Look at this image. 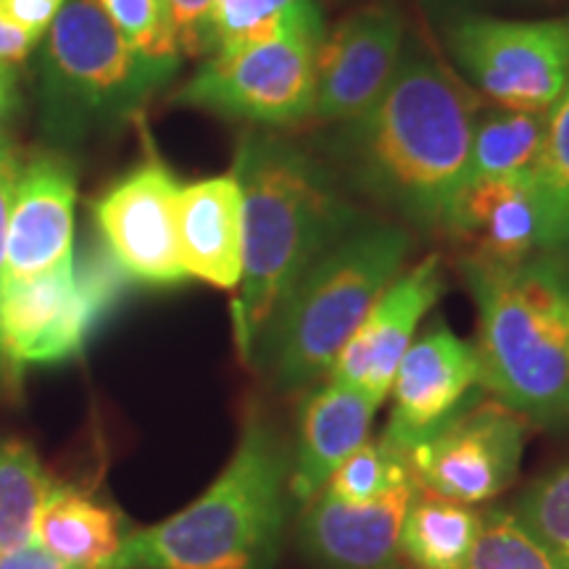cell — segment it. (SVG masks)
I'll use <instances>...</instances> for the list:
<instances>
[{"label":"cell","instance_id":"cell-7","mask_svg":"<svg viewBox=\"0 0 569 569\" xmlns=\"http://www.w3.org/2000/svg\"><path fill=\"white\" fill-rule=\"evenodd\" d=\"M325 34L317 0H293L261 38L211 53L174 101L248 124H301L315 111L317 56Z\"/></svg>","mask_w":569,"mask_h":569},{"label":"cell","instance_id":"cell-15","mask_svg":"<svg viewBox=\"0 0 569 569\" xmlns=\"http://www.w3.org/2000/svg\"><path fill=\"white\" fill-rule=\"evenodd\" d=\"M77 172L59 153H38L19 169L13 188L6 280L46 272L74 256Z\"/></svg>","mask_w":569,"mask_h":569},{"label":"cell","instance_id":"cell-4","mask_svg":"<svg viewBox=\"0 0 569 569\" xmlns=\"http://www.w3.org/2000/svg\"><path fill=\"white\" fill-rule=\"evenodd\" d=\"M459 272L478 309L480 386L525 422L569 425V256L461 259Z\"/></svg>","mask_w":569,"mask_h":569},{"label":"cell","instance_id":"cell-18","mask_svg":"<svg viewBox=\"0 0 569 569\" xmlns=\"http://www.w3.org/2000/svg\"><path fill=\"white\" fill-rule=\"evenodd\" d=\"M380 409L367 390L327 380L311 386L298 411V443L290 459V496L298 507L322 493L332 472L365 443Z\"/></svg>","mask_w":569,"mask_h":569},{"label":"cell","instance_id":"cell-1","mask_svg":"<svg viewBox=\"0 0 569 569\" xmlns=\"http://www.w3.org/2000/svg\"><path fill=\"white\" fill-rule=\"evenodd\" d=\"M475 122L478 98L457 69L411 46L382 96L359 117L327 124L315 151L343 190L443 232L469 182Z\"/></svg>","mask_w":569,"mask_h":569},{"label":"cell","instance_id":"cell-28","mask_svg":"<svg viewBox=\"0 0 569 569\" xmlns=\"http://www.w3.org/2000/svg\"><path fill=\"white\" fill-rule=\"evenodd\" d=\"M98 6L134 51L153 59H182L169 0H98Z\"/></svg>","mask_w":569,"mask_h":569},{"label":"cell","instance_id":"cell-9","mask_svg":"<svg viewBox=\"0 0 569 569\" xmlns=\"http://www.w3.org/2000/svg\"><path fill=\"white\" fill-rule=\"evenodd\" d=\"M461 80L498 109L549 113L569 82V19L519 21L465 13L446 24Z\"/></svg>","mask_w":569,"mask_h":569},{"label":"cell","instance_id":"cell-13","mask_svg":"<svg viewBox=\"0 0 569 569\" xmlns=\"http://www.w3.org/2000/svg\"><path fill=\"white\" fill-rule=\"evenodd\" d=\"M475 386H480L475 346L438 319L411 340L396 369L386 438L409 451L469 403Z\"/></svg>","mask_w":569,"mask_h":569},{"label":"cell","instance_id":"cell-31","mask_svg":"<svg viewBox=\"0 0 569 569\" xmlns=\"http://www.w3.org/2000/svg\"><path fill=\"white\" fill-rule=\"evenodd\" d=\"M21 163L17 161L9 148L0 151V290H3V274H6V238H9V217H11V201L13 188H17ZM3 369V365H0Z\"/></svg>","mask_w":569,"mask_h":569},{"label":"cell","instance_id":"cell-26","mask_svg":"<svg viewBox=\"0 0 569 569\" xmlns=\"http://www.w3.org/2000/svg\"><path fill=\"white\" fill-rule=\"evenodd\" d=\"M467 569H567L532 532L515 517V511L488 509L480 515V532L475 540Z\"/></svg>","mask_w":569,"mask_h":569},{"label":"cell","instance_id":"cell-30","mask_svg":"<svg viewBox=\"0 0 569 569\" xmlns=\"http://www.w3.org/2000/svg\"><path fill=\"white\" fill-rule=\"evenodd\" d=\"M67 0H0V13L19 30L42 38Z\"/></svg>","mask_w":569,"mask_h":569},{"label":"cell","instance_id":"cell-5","mask_svg":"<svg viewBox=\"0 0 569 569\" xmlns=\"http://www.w3.org/2000/svg\"><path fill=\"white\" fill-rule=\"evenodd\" d=\"M411 253L407 227L365 219L306 269L269 319L251 365L282 393L311 388L377 298L403 272Z\"/></svg>","mask_w":569,"mask_h":569},{"label":"cell","instance_id":"cell-11","mask_svg":"<svg viewBox=\"0 0 569 569\" xmlns=\"http://www.w3.org/2000/svg\"><path fill=\"white\" fill-rule=\"evenodd\" d=\"M180 188L172 169L148 148L146 159L98 198V232L127 280L169 288L188 277L177 246Z\"/></svg>","mask_w":569,"mask_h":569},{"label":"cell","instance_id":"cell-35","mask_svg":"<svg viewBox=\"0 0 569 569\" xmlns=\"http://www.w3.org/2000/svg\"><path fill=\"white\" fill-rule=\"evenodd\" d=\"M19 103V92H17V71H13L11 63L0 61V151H6V140H3V124L9 122L11 111L17 109Z\"/></svg>","mask_w":569,"mask_h":569},{"label":"cell","instance_id":"cell-12","mask_svg":"<svg viewBox=\"0 0 569 569\" xmlns=\"http://www.w3.org/2000/svg\"><path fill=\"white\" fill-rule=\"evenodd\" d=\"M407 51V24L393 3H367L325 34L317 56V88L311 119L338 124L367 111Z\"/></svg>","mask_w":569,"mask_h":569},{"label":"cell","instance_id":"cell-22","mask_svg":"<svg viewBox=\"0 0 569 569\" xmlns=\"http://www.w3.org/2000/svg\"><path fill=\"white\" fill-rule=\"evenodd\" d=\"M549 113L496 109L475 122L469 146V180H530L546 148Z\"/></svg>","mask_w":569,"mask_h":569},{"label":"cell","instance_id":"cell-33","mask_svg":"<svg viewBox=\"0 0 569 569\" xmlns=\"http://www.w3.org/2000/svg\"><path fill=\"white\" fill-rule=\"evenodd\" d=\"M34 42H38L34 34L13 27L11 21L0 13V61L3 63L24 61L34 48Z\"/></svg>","mask_w":569,"mask_h":569},{"label":"cell","instance_id":"cell-36","mask_svg":"<svg viewBox=\"0 0 569 569\" xmlns=\"http://www.w3.org/2000/svg\"><path fill=\"white\" fill-rule=\"evenodd\" d=\"M509 3H540V0H509Z\"/></svg>","mask_w":569,"mask_h":569},{"label":"cell","instance_id":"cell-21","mask_svg":"<svg viewBox=\"0 0 569 569\" xmlns=\"http://www.w3.org/2000/svg\"><path fill=\"white\" fill-rule=\"evenodd\" d=\"M478 532L480 515L469 503L417 488L401 525L398 557L411 569H467Z\"/></svg>","mask_w":569,"mask_h":569},{"label":"cell","instance_id":"cell-14","mask_svg":"<svg viewBox=\"0 0 569 569\" xmlns=\"http://www.w3.org/2000/svg\"><path fill=\"white\" fill-rule=\"evenodd\" d=\"M443 284L438 253L427 256L409 272L398 274L386 293L377 298L351 340L340 348L327 380L367 390L377 403L386 401L396 369L411 340L417 338L419 322L438 303Z\"/></svg>","mask_w":569,"mask_h":569},{"label":"cell","instance_id":"cell-37","mask_svg":"<svg viewBox=\"0 0 569 569\" xmlns=\"http://www.w3.org/2000/svg\"><path fill=\"white\" fill-rule=\"evenodd\" d=\"M386 569H411V567H401V565H398V561H396V565H390V567H386Z\"/></svg>","mask_w":569,"mask_h":569},{"label":"cell","instance_id":"cell-3","mask_svg":"<svg viewBox=\"0 0 569 569\" xmlns=\"http://www.w3.org/2000/svg\"><path fill=\"white\" fill-rule=\"evenodd\" d=\"M290 459L272 422L253 411L222 475L190 507L127 532L101 569H274L296 503Z\"/></svg>","mask_w":569,"mask_h":569},{"label":"cell","instance_id":"cell-23","mask_svg":"<svg viewBox=\"0 0 569 569\" xmlns=\"http://www.w3.org/2000/svg\"><path fill=\"white\" fill-rule=\"evenodd\" d=\"M59 486L24 440L0 443V551L32 543L42 503Z\"/></svg>","mask_w":569,"mask_h":569},{"label":"cell","instance_id":"cell-16","mask_svg":"<svg viewBox=\"0 0 569 569\" xmlns=\"http://www.w3.org/2000/svg\"><path fill=\"white\" fill-rule=\"evenodd\" d=\"M415 480L369 503H346L325 490L303 503L298 543L319 569H386L398 561V540Z\"/></svg>","mask_w":569,"mask_h":569},{"label":"cell","instance_id":"cell-25","mask_svg":"<svg viewBox=\"0 0 569 569\" xmlns=\"http://www.w3.org/2000/svg\"><path fill=\"white\" fill-rule=\"evenodd\" d=\"M403 482H411L407 451L382 436L380 440H365L356 448L322 490L338 501L369 503Z\"/></svg>","mask_w":569,"mask_h":569},{"label":"cell","instance_id":"cell-27","mask_svg":"<svg viewBox=\"0 0 569 569\" xmlns=\"http://www.w3.org/2000/svg\"><path fill=\"white\" fill-rule=\"evenodd\" d=\"M515 517L569 569V465L532 482L519 496Z\"/></svg>","mask_w":569,"mask_h":569},{"label":"cell","instance_id":"cell-8","mask_svg":"<svg viewBox=\"0 0 569 569\" xmlns=\"http://www.w3.org/2000/svg\"><path fill=\"white\" fill-rule=\"evenodd\" d=\"M127 277L109 251L74 256L46 272L6 280L0 290V365L19 375L27 365L77 356L96 325L122 296Z\"/></svg>","mask_w":569,"mask_h":569},{"label":"cell","instance_id":"cell-19","mask_svg":"<svg viewBox=\"0 0 569 569\" xmlns=\"http://www.w3.org/2000/svg\"><path fill=\"white\" fill-rule=\"evenodd\" d=\"M177 246L188 277L234 290L243 274V188L234 172L182 184Z\"/></svg>","mask_w":569,"mask_h":569},{"label":"cell","instance_id":"cell-10","mask_svg":"<svg viewBox=\"0 0 569 569\" xmlns=\"http://www.w3.org/2000/svg\"><path fill=\"white\" fill-rule=\"evenodd\" d=\"M528 422L496 398L469 401L409 448L411 480L425 493L482 503L503 493L522 465Z\"/></svg>","mask_w":569,"mask_h":569},{"label":"cell","instance_id":"cell-24","mask_svg":"<svg viewBox=\"0 0 569 569\" xmlns=\"http://www.w3.org/2000/svg\"><path fill=\"white\" fill-rule=\"evenodd\" d=\"M546 219V251L569 256V82L551 106L546 148L532 174Z\"/></svg>","mask_w":569,"mask_h":569},{"label":"cell","instance_id":"cell-2","mask_svg":"<svg viewBox=\"0 0 569 569\" xmlns=\"http://www.w3.org/2000/svg\"><path fill=\"white\" fill-rule=\"evenodd\" d=\"M232 172L243 188V274L232 325L240 359L251 365L277 306L306 269L365 217L322 156L282 134H246Z\"/></svg>","mask_w":569,"mask_h":569},{"label":"cell","instance_id":"cell-20","mask_svg":"<svg viewBox=\"0 0 569 569\" xmlns=\"http://www.w3.org/2000/svg\"><path fill=\"white\" fill-rule=\"evenodd\" d=\"M122 538V525L111 507L82 490L56 486L34 522L32 543L71 567L101 569Z\"/></svg>","mask_w":569,"mask_h":569},{"label":"cell","instance_id":"cell-32","mask_svg":"<svg viewBox=\"0 0 569 569\" xmlns=\"http://www.w3.org/2000/svg\"><path fill=\"white\" fill-rule=\"evenodd\" d=\"M0 569H80L56 559L53 553L40 549L38 543H27L21 549L0 551Z\"/></svg>","mask_w":569,"mask_h":569},{"label":"cell","instance_id":"cell-6","mask_svg":"<svg viewBox=\"0 0 569 569\" xmlns=\"http://www.w3.org/2000/svg\"><path fill=\"white\" fill-rule=\"evenodd\" d=\"M182 59L134 51L98 0H67L46 32L40 59L42 124L59 140L138 117L180 71Z\"/></svg>","mask_w":569,"mask_h":569},{"label":"cell","instance_id":"cell-34","mask_svg":"<svg viewBox=\"0 0 569 569\" xmlns=\"http://www.w3.org/2000/svg\"><path fill=\"white\" fill-rule=\"evenodd\" d=\"M427 13V19L436 21V24H451L453 19L465 17V13H472L478 9L480 0H417Z\"/></svg>","mask_w":569,"mask_h":569},{"label":"cell","instance_id":"cell-17","mask_svg":"<svg viewBox=\"0 0 569 569\" xmlns=\"http://www.w3.org/2000/svg\"><path fill=\"white\" fill-rule=\"evenodd\" d=\"M461 246V259L515 267L546 251V219L530 180H469L443 230Z\"/></svg>","mask_w":569,"mask_h":569},{"label":"cell","instance_id":"cell-29","mask_svg":"<svg viewBox=\"0 0 569 569\" xmlns=\"http://www.w3.org/2000/svg\"><path fill=\"white\" fill-rule=\"evenodd\" d=\"M177 48L182 56L211 53L213 0H169Z\"/></svg>","mask_w":569,"mask_h":569}]
</instances>
